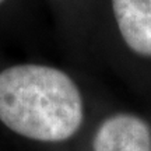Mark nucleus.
<instances>
[{
  "label": "nucleus",
  "instance_id": "nucleus-4",
  "mask_svg": "<svg viewBox=\"0 0 151 151\" xmlns=\"http://www.w3.org/2000/svg\"><path fill=\"white\" fill-rule=\"evenodd\" d=\"M3 1H6V0H0V4H1V3H3Z\"/></svg>",
  "mask_w": 151,
  "mask_h": 151
},
{
  "label": "nucleus",
  "instance_id": "nucleus-1",
  "mask_svg": "<svg viewBox=\"0 0 151 151\" xmlns=\"http://www.w3.org/2000/svg\"><path fill=\"white\" fill-rule=\"evenodd\" d=\"M80 90L65 71L43 65H17L0 71V120L37 141L70 139L83 123Z\"/></svg>",
  "mask_w": 151,
  "mask_h": 151
},
{
  "label": "nucleus",
  "instance_id": "nucleus-3",
  "mask_svg": "<svg viewBox=\"0 0 151 151\" xmlns=\"http://www.w3.org/2000/svg\"><path fill=\"white\" fill-rule=\"evenodd\" d=\"M118 29L134 53L151 58V0H111Z\"/></svg>",
  "mask_w": 151,
  "mask_h": 151
},
{
  "label": "nucleus",
  "instance_id": "nucleus-2",
  "mask_svg": "<svg viewBox=\"0 0 151 151\" xmlns=\"http://www.w3.org/2000/svg\"><path fill=\"white\" fill-rule=\"evenodd\" d=\"M94 151H151V132L134 115H113L104 122L92 141Z\"/></svg>",
  "mask_w": 151,
  "mask_h": 151
}]
</instances>
